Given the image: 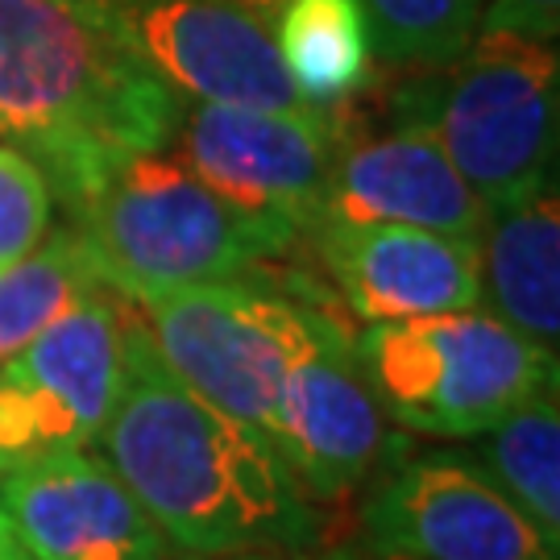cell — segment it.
<instances>
[{"label":"cell","mask_w":560,"mask_h":560,"mask_svg":"<svg viewBox=\"0 0 560 560\" xmlns=\"http://www.w3.org/2000/svg\"><path fill=\"white\" fill-rule=\"evenodd\" d=\"M101 444L104 460L171 548L191 557H287L320 544L324 515L303 499L270 441L200 399L159 358L133 312L125 320L120 390Z\"/></svg>","instance_id":"6da1fadb"},{"label":"cell","mask_w":560,"mask_h":560,"mask_svg":"<svg viewBox=\"0 0 560 560\" xmlns=\"http://www.w3.org/2000/svg\"><path fill=\"white\" fill-rule=\"evenodd\" d=\"M179 108L108 0H0V133L67 208L125 159L166 150Z\"/></svg>","instance_id":"7a4b0ae2"},{"label":"cell","mask_w":560,"mask_h":560,"mask_svg":"<svg viewBox=\"0 0 560 560\" xmlns=\"http://www.w3.org/2000/svg\"><path fill=\"white\" fill-rule=\"evenodd\" d=\"M399 120L444 145L490 212L552 187L560 62L552 42L474 34L453 62L399 92Z\"/></svg>","instance_id":"3957f363"},{"label":"cell","mask_w":560,"mask_h":560,"mask_svg":"<svg viewBox=\"0 0 560 560\" xmlns=\"http://www.w3.org/2000/svg\"><path fill=\"white\" fill-rule=\"evenodd\" d=\"M71 221L104 291L138 307L196 282L241 279L270 258L254 224L166 150L113 166L71 203Z\"/></svg>","instance_id":"277c9868"},{"label":"cell","mask_w":560,"mask_h":560,"mask_svg":"<svg viewBox=\"0 0 560 560\" xmlns=\"http://www.w3.org/2000/svg\"><path fill=\"white\" fill-rule=\"evenodd\" d=\"M353 353L382 416L441 441H478L557 378V353L520 337L486 307L370 324L353 340Z\"/></svg>","instance_id":"5b68a950"},{"label":"cell","mask_w":560,"mask_h":560,"mask_svg":"<svg viewBox=\"0 0 560 560\" xmlns=\"http://www.w3.org/2000/svg\"><path fill=\"white\" fill-rule=\"evenodd\" d=\"M141 312L159 358L200 399L258 432L291 370L340 328L320 303L245 279L196 282L141 303Z\"/></svg>","instance_id":"8992f818"},{"label":"cell","mask_w":560,"mask_h":560,"mask_svg":"<svg viewBox=\"0 0 560 560\" xmlns=\"http://www.w3.org/2000/svg\"><path fill=\"white\" fill-rule=\"evenodd\" d=\"M340 117L270 113L237 104L183 101L175 159L224 200L282 258L320 221L324 183L340 141Z\"/></svg>","instance_id":"52a82bcc"},{"label":"cell","mask_w":560,"mask_h":560,"mask_svg":"<svg viewBox=\"0 0 560 560\" xmlns=\"http://www.w3.org/2000/svg\"><path fill=\"white\" fill-rule=\"evenodd\" d=\"M129 312L101 287L0 365V478L101 444L120 390Z\"/></svg>","instance_id":"ba28073f"},{"label":"cell","mask_w":560,"mask_h":560,"mask_svg":"<svg viewBox=\"0 0 560 560\" xmlns=\"http://www.w3.org/2000/svg\"><path fill=\"white\" fill-rule=\"evenodd\" d=\"M361 536L395 560H560L478 460L448 448L382 460Z\"/></svg>","instance_id":"9c48e42d"},{"label":"cell","mask_w":560,"mask_h":560,"mask_svg":"<svg viewBox=\"0 0 560 560\" xmlns=\"http://www.w3.org/2000/svg\"><path fill=\"white\" fill-rule=\"evenodd\" d=\"M125 42L179 101L324 113L287 75L275 30L241 0H108Z\"/></svg>","instance_id":"30bf717a"},{"label":"cell","mask_w":560,"mask_h":560,"mask_svg":"<svg viewBox=\"0 0 560 560\" xmlns=\"http://www.w3.org/2000/svg\"><path fill=\"white\" fill-rule=\"evenodd\" d=\"M261 436L307 502L349 499L378 474L386 460V416L345 328L291 370Z\"/></svg>","instance_id":"8fae6325"},{"label":"cell","mask_w":560,"mask_h":560,"mask_svg":"<svg viewBox=\"0 0 560 560\" xmlns=\"http://www.w3.org/2000/svg\"><path fill=\"white\" fill-rule=\"evenodd\" d=\"M0 511L42 560H171V540L92 448L0 478Z\"/></svg>","instance_id":"7c38bea8"},{"label":"cell","mask_w":560,"mask_h":560,"mask_svg":"<svg viewBox=\"0 0 560 560\" xmlns=\"http://www.w3.org/2000/svg\"><path fill=\"white\" fill-rule=\"evenodd\" d=\"M307 237L316 241L340 300L365 324L478 307V241L411 224L349 221H320Z\"/></svg>","instance_id":"4fadbf2b"},{"label":"cell","mask_w":560,"mask_h":560,"mask_svg":"<svg viewBox=\"0 0 560 560\" xmlns=\"http://www.w3.org/2000/svg\"><path fill=\"white\" fill-rule=\"evenodd\" d=\"M320 221L411 224L481 241L490 208L465 183L441 141L420 125L399 120L390 133L378 138L340 133L324 183Z\"/></svg>","instance_id":"5bb4252c"},{"label":"cell","mask_w":560,"mask_h":560,"mask_svg":"<svg viewBox=\"0 0 560 560\" xmlns=\"http://www.w3.org/2000/svg\"><path fill=\"white\" fill-rule=\"evenodd\" d=\"M478 307L557 353L560 340V200L552 187L490 212L478 241Z\"/></svg>","instance_id":"9a60e30c"},{"label":"cell","mask_w":560,"mask_h":560,"mask_svg":"<svg viewBox=\"0 0 560 560\" xmlns=\"http://www.w3.org/2000/svg\"><path fill=\"white\" fill-rule=\"evenodd\" d=\"M279 55L316 108L358 96L374 71V38L361 0H282Z\"/></svg>","instance_id":"2e32d148"},{"label":"cell","mask_w":560,"mask_h":560,"mask_svg":"<svg viewBox=\"0 0 560 560\" xmlns=\"http://www.w3.org/2000/svg\"><path fill=\"white\" fill-rule=\"evenodd\" d=\"M478 465L506 499L536 523L544 540L560 548V399L557 378L511 407L478 436Z\"/></svg>","instance_id":"e0dca14e"},{"label":"cell","mask_w":560,"mask_h":560,"mask_svg":"<svg viewBox=\"0 0 560 560\" xmlns=\"http://www.w3.org/2000/svg\"><path fill=\"white\" fill-rule=\"evenodd\" d=\"M101 291L75 229H62L0 270V365L18 358L34 337L67 316L75 303Z\"/></svg>","instance_id":"ac0fdd59"},{"label":"cell","mask_w":560,"mask_h":560,"mask_svg":"<svg viewBox=\"0 0 560 560\" xmlns=\"http://www.w3.org/2000/svg\"><path fill=\"white\" fill-rule=\"evenodd\" d=\"M486 0H361L374 55L390 67H444L478 34Z\"/></svg>","instance_id":"d6986e66"},{"label":"cell","mask_w":560,"mask_h":560,"mask_svg":"<svg viewBox=\"0 0 560 560\" xmlns=\"http://www.w3.org/2000/svg\"><path fill=\"white\" fill-rule=\"evenodd\" d=\"M55 191L42 166L18 145H0V270L38 249L50 233Z\"/></svg>","instance_id":"ffe728a7"},{"label":"cell","mask_w":560,"mask_h":560,"mask_svg":"<svg viewBox=\"0 0 560 560\" xmlns=\"http://www.w3.org/2000/svg\"><path fill=\"white\" fill-rule=\"evenodd\" d=\"M478 34H520L532 42H557L560 0H486Z\"/></svg>","instance_id":"44dd1931"},{"label":"cell","mask_w":560,"mask_h":560,"mask_svg":"<svg viewBox=\"0 0 560 560\" xmlns=\"http://www.w3.org/2000/svg\"><path fill=\"white\" fill-rule=\"evenodd\" d=\"M0 560H42V557H34V552H30V548L18 540V532L9 527L4 511H0Z\"/></svg>","instance_id":"7402d4cb"},{"label":"cell","mask_w":560,"mask_h":560,"mask_svg":"<svg viewBox=\"0 0 560 560\" xmlns=\"http://www.w3.org/2000/svg\"><path fill=\"white\" fill-rule=\"evenodd\" d=\"M203 560H287L282 552H224V557H203Z\"/></svg>","instance_id":"603a6c76"},{"label":"cell","mask_w":560,"mask_h":560,"mask_svg":"<svg viewBox=\"0 0 560 560\" xmlns=\"http://www.w3.org/2000/svg\"><path fill=\"white\" fill-rule=\"evenodd\" d=\"M241 4H249V9H258L261 18H266V13H279V9H282V0H241Z\"/></svg>","instance_id":"cb8c5ba5"},{"label":"cell","mask_w":560,"mask_h":560,"mask_svg":"<svg viewBox=\"0 0 560 560\" xmlns=\"http://www.w3.org/2000/svg\"><path fill=\"white\" fill-rule=\"evenodd\" d=\"M328 560H395V557H374V552H337Z\"/></svg>","instance_id":"d4e9b609"}]
</instances>
